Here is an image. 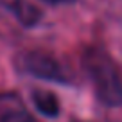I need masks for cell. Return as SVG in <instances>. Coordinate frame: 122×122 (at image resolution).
I'll list each match as a JSON object with an SVG mask.
<instances>
[{
	"mask_svg": "<svg viewBox=\"0 0 122 122\" xmlns=\"http://www.w3.org/2000/svg\"><path fill=\"white\" fill-rule=\"evenodd\" d=\"M83 68L99 101L108 106H122V68L101 49H88L83 54Z\"/></svg>",
	"mask_w": 122,
	"mask_h": 122,
	"instance_id": "6da1fadb",
	"label": "cell"
},
{
	"mask_svg": "<svg viewBox=\"0 0 122 122\" xmlns=\"http://www.w3.org/2000/svg\"><path fill=\"white\" fill-rule=\"evenodd\" d=\"M16 65L22 72L30 74L32 77L45 81H54V83L68 84L72 77L65 70V66L49 52L43 50H27L22 52L16 59Z\"/></svg>",
	"mask_w": 122,
	"mask_h": 122,
	"instance_id": "7a4b0ae2",
	"label": "cell"
},
{
	"mask_svg": "<svg viewBox=\"0 0 122 122\" xmlns=\"http://www.w3.org/2000/svg\"><path fill=\"white\" fill-rule=\"evenodd\" d=\"M9 7L15 13V16L18 18V22L27 27L36 25L38 20L41 18V11L36 5H32L30 2H27V0H13Z\"/></svg>",
	"mask_w": 122,
	"mask_h": 122,
	"instance_id": "3957f363",
	"label": "cell"
},
{
	"mask_svg": "<svg viewBox=\"0 0 122 122\" xmlns=\"http://www.w3.org/2000/svg\"><path fill=\"white\" fill-rule=\"evenodd\" d=\"M32 102H34L36 110L45 117H56L59 113V101L52 92L36 90L32 93Z\"/></svg>",
	"mask_w": 122,
	"mask_h": 122,
	"instance_id": "277c9868",
	"label": "cell"
},
{
	"mask_svg": "<svg viewBox=\"0 0 122 122\" xmlns=\"http://www.w3.org/2000/svg\"><path fill=\"white\" fill-rule=\"evenodd\" d=\"M0 122H32V120H30L23 111H11V113H7Z\"/></svg>",
	"mask_w": 122,
	"mask_h": 122,
	"instance_id": "5b68a950",
	"label": "cell"
},
{
	"mask_svg": "<svg viewBox=\"0 0 122 122\" xmlns=\"http://www.w3.org/2000/svg\"><path fill=\"white\" fill-rule=\"evenodd\" d=\"M45 2H49V4H72L76 0H45Z\"/></svg>",
	"mask_w": 122,
	"mask_h": 122,
	"instance_id": "8992f818",
	"label": "cell"
}]
</instances>
